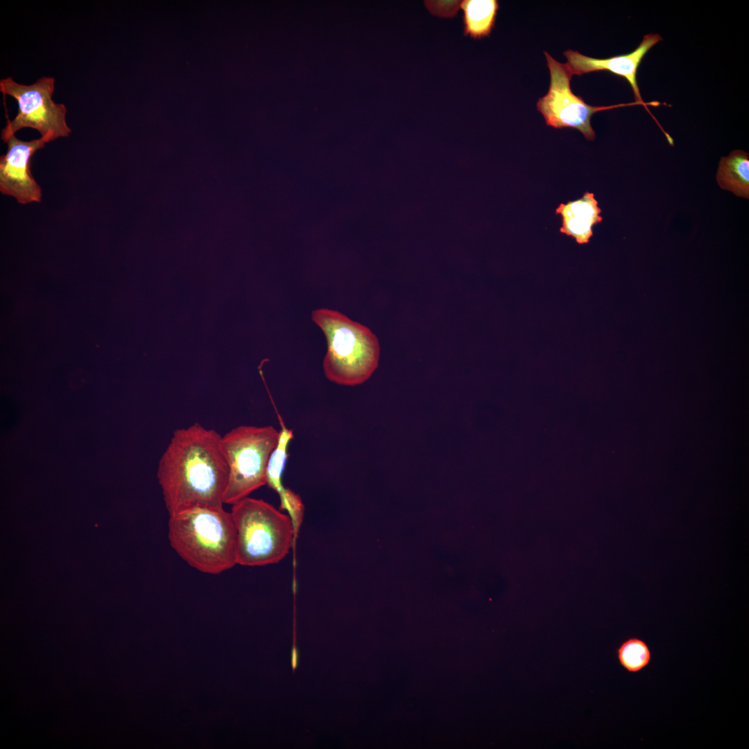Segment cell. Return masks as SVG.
<instances>
[{"instance_id":"obj_1","label":"cell","mask_w":749,"mask_h":749,"mask_svg":"<svg viewBox=\"0 0 749 749\" xmlns=\"http://www.w3.org/2000/svg\"><path fill=\"white\" fill-rule=\"evenodd\" d=\"M221 438L197 422L173 432L157 472L169 516L196 507L223 508L229 468Z\"/></svg>"},{"instance_id":"obj_2","label":"cell","mask_w":749,"mask_h":749,"mask_svg":"<svg viewBox=\"0 0 749 749\" xmlns=\"http://www.w3.org/2000/svg\"><path fill=\"white\" fill-rule=\"evenodd\" d=\"M171 546L187 564L218 574L236 565V529L231 513L196 507L169 516Z\"/></svg>"},{"instance_id":"obj_3","label":"cell","mask_w":749,"mask_h":749,"mask_svg":"<svg viewBox=\"0 0 749 749\" xmlns=\"http://www.w3.org/2000/svg\"><path fill=\"white\" fill-rule=\"evenodd\" d=\"M312 320L322 329L327 342L322 363L325 377L338 385L354 386L366 381L378 367V338L367 327L339 311L319 309Z\"/></svg>"},{"instance_id":"obj_4","label":"cell","mask_w":749,"mask_h":749,"mask_svg":"<svg viewBox=\"0 0 749 749\" xmlns=\"http://www.w3.org/2000/svg\"><path fill=\"white\" fill-rule=\"evenodd\" d=\"M236 563L248 567L275 564L293 545L295 532L290 517L269 503L246 497L234 503Z\"/></svg>"},{"instance_id":"obj_5","label":"cell","mask_w":749,"mask_h":749,"mask_svg":"<svg viewBox=\"0 0 749 749\" xmlns=\"http://www.w3.org/2000/svg\"><path fill=\"white\" fill-rule=\"evenodd\" d=\"M279 431L272 426L242 425L221 436V446L229 468L223 503L233 505L266 484L269 457Z\"/></svg>"},{"instance_id":"obj_6","label":"cell","mask_w":749,"mask_h":749,"mask_svg":"<svg viewBox=\"0 0 749 749\" xmlns=\"http://www.w3.org/2000/svg\"><path fill=\"white\" fill-rule=\"evenodd\" d=\"M55 80L42 77L35 83L19 84L11 77L0 81V91L12 96L18 104V112L1 132V139L6 142L15 132L24 128L37 130L46 143L59 137H68L71 129L66 123L67 108L62 103L52 99Z\"/></svg>"},{"instance_id":"obj_7","label":"cell","mask_w":749,"mask_h":749,"mask_svg":"<svg viewBox=\"0 0 749 749\" xmlns=\"http://www.w3.org/2000/svg\"><path fill=\"white\" fill-rule=\"evenodd\" d=\"M550 72V85L547 94L538 99L536 106L546 124L555 128H574L584 137L593 141L596 133L590 123L592 116L598 112L625 106L639 105L636 102L608 106H593L571 89L572 73L567 64L555 60L544 52Z\"/></svg>"},{"instance_id":"obj_8","label":"cell","mask_w":749,"mask_h":749,"mask_svg":"<svg viewBox=\"0 0 749 749\" xmlns=\"http://www.w3.org/2000/svg\"><path fill=\"white\" fill-rule=\"evenodd\" d=\"M663 39L659 34L650 33L645 35L638 46L632 52L608 58H594L588 57L580 53L569 49L563 53L567 58L566 63L569 67L573 76H581L585 74L608 71L615 75L624 78L631 86L635 99L639 105H643L649 114L653 118L656 123L665 135L669 143L672 145L673 139L660 126L656 118L647 108V105L657 106L661 103L658 101L645 102L643 101L637 81V73L638 67L647 52L657 43Z\"/></svg>"},{"instance_id":"obj_9","label":"cell","mask_w":749,"mask_h":749,"mask_svg":"<svg viewBox=\"0 0 749 749\" xmlns=\"http://www.w3.org/2000/svg\"><path fill=\"white\" fill-rule=\"evenodd\" d=\"M5 143L7 152L0 157L1 193L14 197L20 204L40 203L42 189L31 173V157L46 141L42 137L22 141L13 135Z\"/></svg>"},{"instance_id":"obj_10","label":"cell","mask_w":749,"mask_h":749,"mask_svg":"<svg viewBox=\"0 0 749 749\" xmlns=\"http://www.w3.org/2000/svg\"><path fill=\"white\" fill-rule=\"evenodd\" d=\"M601 212L594 193L587 191L580 199L561 203L556 210L562 217L560 232L574 237L578 244L589 242L592 227L603 220Z\"/></svg>"},{"instance_id":"obj_11","label":"cell","mask_w":749,"mask_h":749,"mask_svg":"<svg viewBox=\"0 0 749 749\" xmlns=\"http://www.w3.org/2000/svg\"><path fill=\"white\" fill-rule=\"evenodd\" d=\"M463 35L474 40L490 35L499 8L497 0H463Z\"/></svg>"},{"instance_id":"obj_12","label":"cell","mask_w":749,"mask_h":749,"mask_svg":"<svg viewBox=\"0 0 749 749\" xmlns=\"http://www.w3.org/2000/svg\"><path fill=\"white\" fill-rule=\"evenodd\" d=\"M716 180L719 186L737 196L749 197L748 154L741 150L732 151L719 162Z\"/></svg>"},{"instance_id":"obj_13","label":"cell","mask_w":749,"mask_h":749,"mask_svg":"<svg viewBox=\"0 0 749 749\" xmlns=\"http://www.w3.org/2000/svg\"><path fill=\"white\" fill-rule=\"evenodd\" d=\"M281 425L278 442L269 457L266 472V484L279 496L282 495L286 489L282 484V476L288 457V447L293 438V431L286 428L282 422Z\"/></svg>"},{"instance_id":"obj_14","label":"cell","mask_w":749,"mask_h":749,"mask_svg":"<svg viewBox=\"0 0 749 749\" xmlns=\"http://www.w3.org/2000/svg\"><path fill=\"white\" fill-rule=\"evenodd\" d=\"M620 664L628 672L637 673L651 662V651L642 639L632 637L623 642L617 651Z\"/></svg>"},{"instance_id":"obj_15","label":"cell","mask_w":749,"mask_h":749,"mask_svg":"<svg viewBox=\"0 0 749 749\" xmlns=\"http://www.w3.org/2000/svg\"><path fill=\"white\" fill-rule=\"evenodd\" d=\"M280 498V508L289 513L295 535L299 532L302 522L304 507L300 496L286 488L285 493Z\"/></svg>"},{"instance_id":"obj_16","label":"cell","mask_w":749,"mask_h":749,"mask_svg":"<svg viewBox=\"0 0 749 749\" xmlns=\"http://www.w3.org/2000/svg\"><path fill=\"white\" fill-rule=\"evenodd\" d=\"M299 660H300L299 651L298 650V648L294 646V647L292 648L291 653V666H292L293 669H295L298 666V663H299Z\"/></svg>"}]
</instances>
